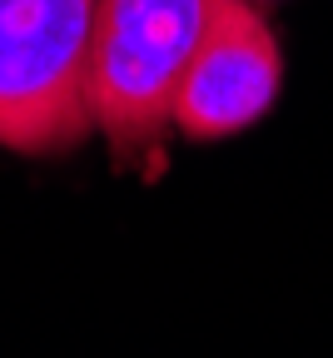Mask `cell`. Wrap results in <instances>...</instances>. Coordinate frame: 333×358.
<instances>
[{
    "mask_svg": "<svg viewBox=\"0 0 333 358\" xmlns=\"http://www.w3.org/2000/svg\"><path fill=\"white\" fill-rule=\"evenodd\" d=\"M214 0H100L90 50V110L115 159L160 174L174 105Z\"/></svg>",
    "mask_w": 333,
    "mask_h": 358,
    "instance_id": "cell-1",
    "label": "cell"
},
{
    "mask_svg": "<svg viewBox=\"0 0 333 358\" xmlns=\"http://www.w3.org/2000/svg\"><path fill=\"white\" fill-rule=\"evenodd\" d=\"M100 0H0V145L65 155L90 140V50Z\"/></svg>",
    "mask_w": 333,
    "mask_h": 358,
    "instance_id": "cell-2",
    "label": "cell"
},
{
    "mask_svg": "<svg viewBox=\"0 0 333 358\" xmlns=\"http://www.w3.org/2000/svg\"><path fill=\"white\" fill-rule=\"evenodd\" d=\"M283 55L264 15L249 0H214L209 30L189 60L174 129L189 140H224L249 129L278 95Z\"/></svg>",
    "mask_w": 333,
    "mask_h": 358,
    "instance_id": "cell-3",
    "label": "cell"
}]
</instances>
